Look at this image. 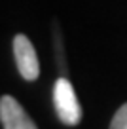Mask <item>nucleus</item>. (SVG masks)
Instances as JSON below:
<instances>
[{
	"mask_svg": "<svg viewBox=\"0 0 127 129\" xmlns=\"http://www.w3.org/2000/svg\"><path fill=\"white\" fill-rule=\"evenodd\" d=\"M53 105H55L57 118L63 121L65 125H74L80 123L82 120V106L76 97L74 85L67 80V78H59L53 85Z\"/></svg>",
	"mask_w": 127,
	"mask_h": 129,
	"instance_id": "obj_1",
	"label": "nucleus"
},
{
	"mask_svg": "<svg viewBox=\"0 0 127 129\" xmlns=\"http://www.w3.org/2000/svg\"><path fill=\"white\" fill-rule=\"evenodd\" d=\"M13 57H15V64L19 70L21 78L27 82H34L40 76V61L36 55V49L32 46L30 38L23 32L13 36Z\"/></svg>",
	"mask_w": 127,
	"mask_h": 129,
	"instance_id": "obj_2",
	"label": "nucleus"
},
{
	"mask_svg": "<svg viewBox=\"0 0 127 129\" xmlns=\"http://www.w3.org/2000/svg\"><path fill=\"white\" fill-rule=\"evenodd\" d=\"M0 121L6 129H36V121L12 95L0 97Z\"/></svg>",
	"mask_w": 127,
	"mask_h": 129,
	"instance_id": "obj_3",
	"label": "nucleus"
},
{
	"mask_svg": "<svg viewBox=\"0 0 127 129\" xmlns=\"http://www.w3.org/2000/svg\"><path fill=\"white\" fill-rule=\"evenodd\" d=\"M110 127L112 129H127V103L118 108V112L114 114V118L110 121Z\"/></svg>",
	"mask_w": 127,
	"mask_h": 129,
	"instance_id": "obj_4",
	"label": "nucleus"
}]
</instances>
